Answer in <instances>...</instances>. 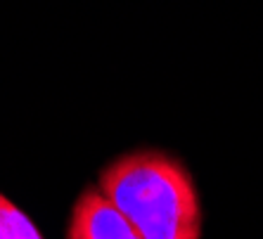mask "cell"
Returning a JSON list of instances; mask_svg holds the SVG:
<instances>
[{
  "mask_svg": "<svg viewBox=\"0 0 263 239\" xmlns=\"http://www.w3.org/2000/svg\"><path fill=\"white\" fill-rule=\"evenodd\" d=\"M98 190L142 239H202V204L190 171L159 149H138L104 166Z\"/></svg>",
  "mask_w": 263,
  "mask_h": 239,
  "instance_id": "cell-1",
  "label": "cell"
},
{
  "mask_svg": "<svg viewBox=\"0 0 263 239\" xmlns=\"http://www.w3.org/2000/svg\"><path fill=\"white\" fill-rule=\"evenodd\" d=\"M67 239H142V234L104 199L102 192L88 187L73 204Z\"/></svg>",
  "mask_w": 263,
  "mask_h": 239,
  "instance_id": "cell-2",
  "label": "cell"
},
{
  "mask_svg": "<svg viewBox=\"0 0 263 239\" xmlns=\"http://www.w3.org/2000/svg\"><path fill=\"white\" fill-rule=\"evenodd\" d=\"M0 239H43L29 215L0 192Z\"/></svg>",
  "mask_w": 263,
  "mask_h": 239,
  "instance_id": "cell-3",
  "label": "cell"
}]
</instances>
